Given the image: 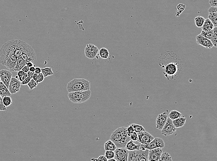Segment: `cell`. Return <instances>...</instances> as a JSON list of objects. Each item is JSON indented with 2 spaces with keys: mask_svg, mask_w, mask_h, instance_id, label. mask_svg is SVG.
I'll use <instances>...</instances> for the list:
<instances>
[{
  "mask_svg": "<svg viewBox=\"0 0 217 161\" xmlns=\"http://www.w3.org/2000/svg\"><path fill=\"white\" fill-rule=\"evenodd\" d=\"M14 40L5 43L0 49V63L13 72L16 66L18 58L15 55Z\"/></svg>",
  "mask_w": 217,
  "mask_h": 161,
  "instance_id": "obj_1",
  "label": "cell"
},
{
  "mask_svg": "<svg viewBox=\"0 0 217 161\" xmlns=\"http://www.w3.org/2000/svg\"><path fill=\"white\" fill-rule=\"evenodd\" d=\"M110 139L115 143L117 148H125L127 142L130 140L127 133V128L122 127L112 133Z\"/></svg>",
  "mask_w": 217,
  "mask_h": 161,
  "instance_id": "obj_2",
  "label": "cell"
},
{
  "mask_svg": "<svg viewBox=\"0 0 217 161\" xmlns=\"http://www.w3.org/2000/svg\"><path fill=\"white\" fill-rule=\"evenodd\" d=\"M90 88V82L84 78H74L67 86L68 92L88 90Z\"/></svg>",
  "mask_w": 217,
  "mask_h": 161,
  "instance_id": "obj_3",
  "label": "cell"
},
{
  "mask_svg": "<svg viewBox=\"0 0 217 161\" xmlns=\"http://www.w3.org/2000/svg\"><path fill=\"white\" fill-rule=\"evenodd\" d=\"M179 61H170L164 67V73L168 80L175 79L180 73L181 64Z\"/></svg>",
  "mask_w": 217,
  "mask_h": 161,
  "instance_id": "obj_4",
  "label": "cell"
},
{
  "mask_svg": "<svg viewBox=\"0 0 217 161\" xmlns=\"http://www.w3.org/2000/svg\"><path fill=\"white\" fill-rule=\"evenodd\" d=\"M91 91L90 90L83 91L68 92V97L73 103L81 104L86 102L90 99Z\"/></svg>",
  "mask_w": 217,
  "mask_h": 161,
  "instance_id": "obj_5",
  "label": "cell"
},
{
  "mask_svg": "<svg viewBox=\"0 0 217 161\" xmlns=\"http://www.w3.org/2000/svg\"><path fill=\"white\" fill-rule=\"evenodd\" d=\"M149 149L145 150L138 149V150L129 151L128 156V161H147L148 158Z\"/></svg>",
  "mask_w": 217,
  "mask_h": 161,
  "instance_id": "obj_6",
  "label": "cell"
},
{
  "mask_svg": "<svg viewBox=\"0 0 217 161\" xmlns=\"http://www.w3.org/2000/svg\"><path fill=\"white\" fill-rule=\"evenodd\" d=\"M165 146V143L164 140L160 138H155L152 141L147 144H140V149L145 150L146 149L151 150L153 149L163 148Z\"/></svg>",
  "mask_w": 217,
  "mask_h": 161,
  "instance_id": "obj_7",
  "label": "cell"
},
{
  "mask_svg": "<svg viewBox=\"0 0 217 161\" xmlns=\"http://www.w3.org/2000/svg\"><path fill=\"white\" fill-rule=\"evenodd\" d=\"M20 56L23 58L26 62L31 61L32 63L35 62L36 61V55L34 50L32 46L27 44L25 49L24 50Z\"/></svg>",
  "mask_w": 217,
  "mask_h": 161,
  "instance_id": "obj_8",
  "label": "cell"
},
{
  "mask_svg": "<svg viewBox=\"0 0 217 161\" xmlns=\"http://www.w3.org/2000/svg\"><path fill=\"white\" fill-rule=\"evenodd\" d=\"M177 129L172 122V120L168 117L166 124L161 130V134L164 136H169L174 134Z\"/></svg>",
  "mask_w": 217,
  "mask_h": 161,
  "instance_id": "obj_9",
  "label": "cell"
},
{
  "mask_svg": "<svg viewBox=\"0 0 217 161\" xmlns=\"http://www.w3.org/2000/svg\"><path fill=\"white\" fill-rule=\"evenodd\" d=\"M115 159L117 161H128V150L125 148H117L115 151Z\"/></svg>",
  "mask_w": 217,
  "mask_h": 161,
  "instance_id": "obj_10",
  "label": "cell"
},
{
  "mask_svg": "<svg viewBox=\"0 0 217 161\" xmlns=\"http://www.w3.org/2000/svg\"><path fill=\"white\" fill-rule=\"evenodd\" d=\"M137 134L138 137L137 141H138L143 144H149L154 139L153 136L151 135L150 133L146 131L138 132Z\"/></svg>",
  "mask_w": 217,
  "mask_h": 161,
  "instance_id": "obj_11",
  "label": "cell"
},
{
  "mask_svg": "<svg viewBox=\"0 0 217 161\" xmlns=\"http://www.w3.org/2000/svg\"><path fill=\"white\" fill-rule=\"evenodd\" d=\"M98 52V48L93 44H87L85 49L86 57L89 59H94L97 55Z\"/></svg>",
  "mask_w": 217,
  "mask_h": 161,
  "instance_id": "obj_12",
  "label": "cell"
},
{
  "mask_svg": "<svg viewBox=\"0 0 217 161\" xmlns=\"http://www.w3.org/2000/svg\"><path fill=\"white\" fill-rule=\"evenodd\" d=\"M21 82L15 77H12L9 85V90L11 94H14L19 91Z\"/></svg>",
  "mask_w": 217,
  "mask_h": 161,
  "instance_id": "obj_13",
  "label": "cell"
},
{
  "mask_svg": "<svg viewBox=\"0 0 217 161\" xmlns=\"http://www.w3.org/2000/svg\"><path fill=\"white\" fill-rule=\"evenodd\" d=\"M10 70L2 69L0 70V78L1 80L3 82L6 86L9 89L10 81L12 77V73Z\"/></svg>",
  "mask_w": 217,
  "mask_h": 161,
  "instance_id": "obj_14",
  "label": "cell"
},
{
  "mask_svg": "<svg viewBox=\"0 0 217 161\" xmlns=\"http://www.w3.org/2000/svg\"><path fill=\"white\" fill-rule=\"evenodd\" d=\"M27 44L23 41L20 40H14V49H15V55L17 58H18L22 54Z\"/></svg>",
  "mask_w": 217,
  "mask_h": 161,
  "instance_id": "obj_15",
  "label": "cell"
},
{
  "mask_svg": "<svg viewBox=\"0 0 217 161\" xmlns=\"http://www.w3.org/2000/svg\"><path fill=\"white\" fill-rule=\"evenodd\" d=\"M163 151L161 148H157L149 150L148 161H159Z\"/></svg>",
  "mask_w": 217,
  "mask_h": 161,
  "instance_id": "obj_16",
  "label": "cell"
},
{
  "mask_svg": "<svg viewBox=\"0 0 217 161\" xmlns=\"http://www.w3.org/2000/svg\"><path fill=\"white\" fill-rule=\"evenodd\" d=\"M196 40L198 45L202 46L206 49H210L213 46L210 40L203 37L200 34L196 37Z\"/></svg>",
  "mask_w": 217,
  "mask_h": 161,
  "instance_id": "obj_17",
  "label": "cell"
},
{
  "mask_svg": "<svg viewBox=\"0 0 217 161\" xmlns=\"http://www.w3.org/2000/svg\"><path fill=\"white\" fill-rule=\"evenodd\" d=\"M168 116L166 112H164L157 116L156 119V128L158 130L163 129L165 124H166Z\"/></svg>",
  "mask_w": 217,
  "mask_h": 161,
  "instance_id": "obj_18",
  "label": "cell"
},
{
  "mask_svg": "<svg viewBox=\"0 0 217 161\" xmlns=\"http://www.w3.org/2000/svg\"><path fill=\"white\" fill-rule=\"evenodd\" d=\"M186 118L184 116H182L181 117L174 119L172 120V122L175 128H181L182 127L184 126L186 123Z\"/></svg>",
  "mask_w": 217,
  "mask_h": 161,
  "instance_id": "obj_19",
  "label": "cell"
},
{
  "mask_svg": "<svg viewBox=\"0 0 217 161\" xmlns=\"http://www.w3.org/2000/svg\"><path fill=\"white\" fill-rule=\"evenodd\" d=\"M26 63H27V62H26V61L24 60L21 56H19L17 59L16 66H15V67L14 68V69H13V72L14 71V72H18L20 70H22L23 67L26 66Z\"/></svg>",
  "mask_w": 217,
  "mask_h": 161,
  "instance_id": "obj_20",
  "label": "cell"
},
{
  "mask_svg": "<svg viewBox=\"0 0 217 161\" xmlns=\"http://www.w3.org/2000/svg\"><path fill=\"white\" fill-rule=\"evenodd\" d=\"M214 27L213 24L208 18L205 19L204 23L201 27V28H202V30L204 31H210L213 29Z\"/></svg>",
  "mask_w": 217,
  "mask_h": 161,
  "instance_id": "obj_21",
  "label": "cell"
},
{
  "mask_svg": "<svg viewBox=\"0 0 217 161\" xmlns=\"http://www.w3.org/2000/svg\"><path fill=\"white\" fill-rule=\"evenodd\" d=\"M10 94L8 88H7L6 85L3 82H0V96L1 97L5 96H11Z\"/></svg>",
  "mask_w": 217,
  "mask_h": 161,
  "instance_id": "obj_22",
  "label": "cell"
},
{
  "mask_svg": "<svg viewBox=\"0 0 217 161\" xmlns=\"http://www.w3.org/2000/svg\"><path fill=\"white\" fill-rule=\"evenodd\" d=\"M140 144H134L133 141L130 139V141L127 142L125 145V148L129 150V151H132V150H138L140 149Z\"/></svg>",
  "mask_w": 217,
  "mask_h": 161,
  "instance_id": "obj_23",
  "label": "cell"
},
{
  "mask_svg": "<svg viewBox=\"0 0 217 161\" xmlns=\"http://www.w3.org/2000/svg\"><path fill=\"white\" fill-rule=\"evenodd\" d=\"M117 148L116 146L111 140H108L104 144V149L105 150H112L115 151Z\"/></svg>",
  "mask_w": 217,
  "mask_h": 161,
  "instance_id": "obj_24",
  "label": "cell"
},
{
  "mask_svg": "<svg viewBox=\"0 0 217 161\" xmlns=\"http://www.w3.org/2000/svg\"><path fill=\"white\" fill-rule=\"evenodd\" d=\"M183 116L182 115L180 112L177 111V110H172L169 114L168 117L171 119L172 120H173L174 119L181 117L182 116Z\"/></svg>",
  "mask_w": 217,
  "mask_h": 161,
  "instance_id": "obj_25",
  "label": "cell"
},
{
  "mask_svg": "<svg viewBox=\"0 0 217 161\" xmlns=\"http://www.w3.org/2000/svg\"><path fill=\"white\" fill-rule=\"evenodd\" d=\"M99 55L101 58L107 59L109 57V53L108 50L106 48H102L99 51Z\"/></svg>",
  "mask_w": 217,
  "mask_h": 161,
  "instance_id": "obj_26",
  "label": "cell"
},
{
  "mask_svg": "<svg viewBox=\"0 0 217 161\" xmlns=\"http://www.w3.org/2000/svg\"><path fill=\"white\" fill-rule=\"evenodd\" d=\"M41 73L44 75L45 78L54 74L53 72L51 67H45L41 68Z\"/></svg>",
  "mask_w": 217,
  "mask_h": 161,
  "instance_id": "obj_27",
  "label": "cell"
},
{
  "mask_svg": "<svg viewBox=\"0 0 217 161\" xmlns=\"http://www.w3.org/2000/svg\"><path fill=\"white\" fill-rule=\"evenodd\" d=\"M205 19L201 16H196L195 18V24L198 28H201L204 23Z\"/></svg>",
  "mask_w": 217,
  "mask_h": 161,
  "instance_id": "obj_28",
  "label": "cell"
},
{
  "mask_svg": "<svg viewBox=\"0 0 217 161\" xmlns=\"http://www.w3.org/2000/svg\"><path fill=\"white\" fill-rule=\"evenodd\" d=\"M213 31V36L212 38L210 39L212 43H213V46L217 47V27H214Z\"/></svg>",
  "mask_w": 217,
  "mask_h": 161,
  "instance_id": "obj_29",
  "label": "cell"
},
{
  "mask_svg": "<svg viewBox=\"0 0 217 161\" xmlns=\"http://www.w3.org/2000/svg\"><path fill=\"white\" fill-rule=\"evenodd\" d=\"M208 19L213 24L214 27H217V13H209Z\"/></svg>",
  "mask_w": 217,
  "mask_h": 161,
  "instance_id": "obj_30",
  "label": "cell"
},
{
  "mask_svg": "<svg viewBox=\"0 0 217 161\" xmlns=\"http://www.w3.org/2000/svg\"><path fill=\"white\" fill-rule=\"evenodd\" d=\"M2 102L6 107H9L13 103L11 96H5L2 97Z\"/></svg>",
  "mask_w": 217,
  "mask_h": 161,
  "instance_id": "obj_31",
  "label": "cell"
},
{
  "mask_svg": "<svg viewBox=\"0 0 217 161\" xmlns=\"http://www.w3.org/2000/svg\"><path fill=\"white\" fill-rule=\"evenodd\" d=\"M171 157L169 154L167 152L162 153L160 156V161H172Z\"/></svg>",
  "mask_w": 217,
  "mask_h": 161,
  "instance_id": "obj_32",
  "label": "cell"
},
{
  "mask_svg": "<svg viewBox=\"0 0 217 161\" xmlns=\"http://www.w3.org/2000/svg\"><path fill=\"white\" fill-rule=\"evenodd\" d=\"M131 125L133 127V129L134 130L135 132H137V133L146 131L145 129L143 128V126L141 125L135 124H133Z\"/></svg>",
  "mask_w": 217,
  "mask_h": 161,
  "instance_id": "obj_33",
  "label": "cell"
},
{
  "mask_svg": "<svg viewBox=\"0 0 217 161\" xmlns=\"http://www.w3.org/2000/svg\"><path fill=\"white\" fill-rule=\"evenodd\" d=\"M200 35L203 37L206 38L207 39L210 40L213 36V31L211 30L210 31H204L202 30Z\"/></svg>",
  "mask_w": 217,
  "mask_h": 161,
  "instance_id": "obj_34",
  "label": "cell"
},
{
  "mask_svg": "<svg viewBox=\"0 0 217 161\" xmlns=\"http://www.w3.org/2000/svg\"><path fill=\"white\" fill-rule=\"evenodd\" d=\"M104 156H105L107 160L111 159V158H115V152L112 150H106Z\"/></svg>",
  "mask_w": 217,
  "mask_h": 161,
  "instance_id": "obj_35",
  "label": "cell"
},
{
  "mask_svg": "<svg viewBox=\"0 0 217 161\" xmlns=\"http://www.w3.org/2000/svg\"><path fill=\"white\" fill-rule=\"evenodd\" d=\"M27 85L28 87H29L30 90H32L34 88H36L37 87L38 84L35 81L33 80V78H32L31 80L29 81V83L27 84Z\"/></svg>",
  "mask_w": 217,
  "mask_h": 161,
  "instance_id": "obj_36",
  "label": "cell"
},
{
  "mask_svg": "<svg viewBox=\"0 0 217 161\" xmlns=\"http://www.w3.org/2000/svg\"><path fill=\"white\" fill-rule=\"evenodd\" d=\"M91 160L95 161H107V159L104 155H101L99 156L97 158H91Z\"/></svg>",
  "mask_w": 217,
  "mask_h": 161,
  "instance_id": "obj_37",
  "label": "cell"
},
{
  "mask_svg": "<svg viewBox=\"0 0 217 161\" xmlns=\"http://www.w3.org/2000/svg\"><path fill=\"white\" fill-rule=\"evenodd\" d=\"M44 78H45V77H44V75L42 74V73H41L40 74H37V80L36 82L37 83V84H39V83L42 82L44 80Z\"/></svg>",
  "mask_w": 217,
  "mask_h": 161,
  "instance_id": "obj_38",
  "label": "cell"
},
{
  "mask_svg": "<svg viewBox=\"0 0 217 161\" xmlns=\"http://www.w3.org/2000/svg\"><path fill=\"white\" fill-rule=\"evenodd\" d=\"M130 139L132 140L133 141H137L138 139V134H137V132H134L133 133H132L130 134Z\"/></svg>",
  "mask_w": 217,
  "mask_h": 161,
  "instance_id": "obj_39",
  "label": "cell"
},
{
  "mask_svg": "<svg viewBox=\"0 0 217 161\" xmlns=\"http://www.w3.org/2000/svg\"><path fill=\"white\" fill-rule=\"evenodd\" d=\"M6 107L3 104L2 97L0 96V111H6Z\"/></svg>",
  "mask_w": 217,
  "mask_h": 161,
  "instance_id": "obj_40",
  "label": "cell"
},
{
  "mask_svg": "<svg viewBox=\"0 0 217 161\" xmlns=\"http://www.w3.org/2000/svg\"><path fill=\"white\" fill-rule=\"evenodd\" d=\"M135 132L134 130L133 127L132 126V125H130L127 128V133L128 136H130V134L132 133Z\"/></svg>",
  "mask_w": 217,
  "mask_h": 161,
  "instance_id": "obj_41",
  "label": "cell"
},
{
  "mask_svg": "<svg viewBox=\"0 0 217 161\" xmlns=\"http://www.w3.org/2000/svg\"><path fill=\"white\" fill-rule=\"evenodd\" d=\"M177 10L178 11H181V12H182L184 11V9H185V5L183 4H179L177 5Z\"/></svg>",
  "mask_w": 217,
  "mask_h": 161,
  "instance_id": "obj_42",
  "label": "cell"
},
{
  "mask_svg": "<svg viewBox=\"0 0 217 161\" xmlns=\"http://www.w3.org/2000/svg\"><path fill=\"white\" fill-rule=\"evenodd\" d=\"M31 79H32V78H31L27 76L26 78H25V80H23L21 82V84H22V85H27V84L29 83V81L31 80Z\"/></svg>",
  "mask_w": 217,
  "mask_h": 161,
  "instance_id": "obj_43",
  "label": "cell"
},
{
  "mask_svg": "<svg viewBox=\"0 0 217 161\" xmlns=\"http://www.w3.org/2000/svg\"><path fill=\"white\" fill-rule=\"evenodd\" d=\"M27 76H28L27 73H25L23 74L22 75H20V76L18 77L19 80L20 82H22L23 80H25V78H26Z\"/></svg>",
  "mask_w": 217,
  "mask_h": 161,
  "instance_id": "obj_44",
  "label": "cell"
},
{
  "mask_svg": "<svg viewBox=\"0 0 217 161\" xmlns=\"http://www.w3.org/2000/svg\"><path fill=\"white\" fill-rule=\"evenodd\" d=\"M209 4L211 6V7H217V0H209Z\"/></svg>",
  "mask_w": 217,
  "mask_h": 161,
  "instance_id": "obj_45",
  "label": "cell"
},
{
  "mask_svg": "<svg viewBox=\"0 0 217 161\" xmlns=\"http://www.w3.org/2000/svg\"><path fill=\"white\" fill-rule=\"evenodd\" d=\"M217 7H211L208 9V11L209 13H217Z\"/></svg>",
  "mask_w": 217,
  "mask_h": 161,
  "instance_id": "obj_46",
  "label": "cell"
},
{
  "mask_svg": "<svg viewBox=\"0 0 217 161\" xmlns=\"http://www.w3.org/2000/svg\"><path fill=\"white\" fill-rule=\"evenodd\" d=\"M34 73L37 74H40L41 73V68L39 67H35V70Z\"/></svg>",
  "mask_w": 217,
  "mask_h": 161,
  "instance_id": "obj_47",
  "label": "cell"
},
{
  "mask_svg": "<svg viewBox=\"0 0 217 161\" xmlns=\"http://www.w3.org/2000/svg\"><path fill=\"white\" fill-rule=\"evenodd\" d=\"M22 71H23L24 72H25L26 73H27L28 71H29V68L27 66H25V67H23L22 69Z\"/></svg>",
  "mask_w": 217,
  "mask_h": 161,
  "instance_id": "obj_48",
  "label": "cell"
},
{
  "mask_svg": "<svg viewBox=\"0 0 217 161\" xmlns=\"http://www.w3.org/2000/svg\"><path fill=\"white\" fill-rule=\"evenodd\" d=\"M34 73H34V72H31V71H28V72L27 73L28 76L29 77L31 78H32V77H33V75H34Z\"/></svg>",
  "mask_w": 217,
  "mask_h": 161,
  "instance_id": "obj_49",
  "label": "cell"
},
{
  "mask_svg": "<svg viewBox=\"0 0 217 161\" xmlns=\"http://www.w3.org/2000/svg\"><path fill=\"white\" fill-rule=\"evenodd\" d=\"M26 66H27L28 67L30 68L31 67H32V66H34V65H33V63L32 62L29 61V62H27V63H26Z\"/></svg>",
  "mask_w": 217,
  "mask_h": 161,
  "instance_id": "obj_50",
  "label": "cell"
},
{
  "mask_svg": "<svg viewBox=\"0 0 217 161\" xmlns=\"http://www.w3.org/2000/svg\"><path fill=\"white\" fill-rule=\"evenodd\" d=\"M35 70V66H33L29 68V71H31V72H34V73Z\"/></svg>",
  "mask_w": 217,
  "mask_h": 161,
  "instance_id": "obj_51",
  "label": "cell"
},
{
  "mask_svg": "<svg viewBox=\"0 0 217 161\" xmlns=\"http://www.w3.org/2000/svg\"><path fill=\"white\" fill-rule=\"evenodd\" d=\"M32 78H33V80L35 81L36 82H37V74H36V73H34V75H33V77H32Z\"/></svg>",
  "mask_w": 217,
  "mask_h": 161,
  "instance_id": "obj_52",
  "label": "cell"
},
{
  "mask_svg": "<svg viewBox=\"0 0 217 161\" xmlns=\"http://www.w3.org/2000/svg\"><path fill=\"white\" fill-rule=\"evenodd\" d=\"M24 73H25V72H24L23 71H22V70H20V71L18 72V75H17V76L18 77L20 76V75H22V74H24Z\"/></svg>",
  "mask_w": 217,
  "mask_h": 161,
  "instance_id": "obj_53",
  "label": "cell"
},
{
  "mask_svg": "<svg viewBox=\"0 0 217 161\" xmlns=\"http://www.w3.org/2000/svg\"><path fill=\"white\" fill-rule=\"evenodd\" d=\"M182 13V12H181V11H178V10H177V11L176 12V16H177V17H178V16L181 14V13Z\"/></svg>",
  "mask_w": 217,
  "mask_h": 161,
  "instance_id": "obj_54",
  "label": "cell"
},
{
  "mask_svg": "<svg viewBox=\"0 0 217 161\" xmlns=\"http://www.w3.org/2000/svg\"><path fill=\"white\" fill-rule=\"evenodd\" d=\"M107 161H116V159H115V158H111V159H109V160H107Z\"/></svg>",
  "mask_w": 217,
  "mask_h": 161,
  "instance_id": "obj_55",
  "label": "cell"
},
{
  "mask_svg": "<svg viewBox=\"0 0 217 161\" xmlns=\"http://www.w3.org/2000/svg\"><path fill=\"white\" fill-rule=\"evenodd\" d=\"M1 82V78H0V82Z\"/></svg>",
  "mask_w": 217,
  "mask_h": 161,
  "instance_id": "obj_56",
  "label": "cell"
}]
</instances>
